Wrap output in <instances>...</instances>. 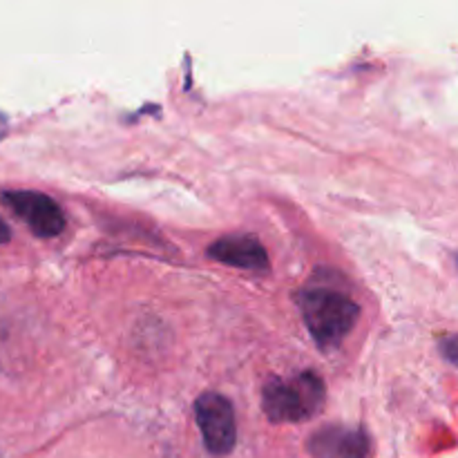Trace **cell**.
<instances>
[{
  "label": "cell",
  "instance_id": "cell-1",
  "mask_svg": "<svg viewBox=\"0 0 458 458\" xmlns=\"http://www.w3.org/2000/svg\"><path fill=\"white\" fill-rule=\"evenodd\" d=\"M298 302L304 325L322 352L338 349L352 334L360 313L356 300L338 286L311 284L300 293Z\"/></svg>",
  "mask_w": 458,
  "mask_h": 458
},
{
  "label": "cell",
  "instance_id": "cell-2",
  "mask_svg": "<svg viewBox=\"0 0 458 458\" xmlns=\"http://www.w3.org/2000/svg\"><path fill=\"white\" fill-rule=\"evenodd\" d=\"M327 387L316 371H304L293 380L271 378L262 389V410L276 425L304 423L325 410Z\"/></svg>",
  "mask_w": 458,
  "mask_h": 458
},
{
  "label": "cell",
  "instance_id": "cell-3",
  "mask_svg": "<svg viewBox=\"0 0 458 458\" xmlns=\"http://www.w3.org/2000/svg\"><path fill=\"white\" fill-rule=\"evenodd\" d=\"M195 420L210 456L224 458L235 450L237 423L228 398L215 392L201 394L195 403Z\"/></svg>",
  "mask_w": 458,
  "mask_h": 458
},
{
  "label": "cell",
  "instance_id": "cell-4",
  "mask_svg": "<svg viewBox=\"0 0 458 458\" xmlns=\"http://www.w3.org/2000/svg\"><path fill=\"white\" fill-rule=\"evenodd\" d=\"M3 204L30 226L36 237H56L65 231V213L49 195L38 191H7Z\"/></svg>",
  "mask_w": 458,
  "mask_h": 458
},
{
  "label": "cell",
  "instance_id": "cell-5",
  "mask_svg": "<svg viewBox=\"0 0 458 458\" xmlns=\"http://www.w3.org/2000/svg\"><path fill=\"white\" fill-rule=\"evenodd\" d=\"M311 458H371V438L353 425H325L307 441Z\"/></svg>",
  "mask_w": 458,
  "mask_h": 458
},
{
  "label": "cell",
  "instance_id": "cell-6",
  "mask_svg": "<svg viewBox=\"0 0 458 458\" xmlns=\"http://www.w3.org/2000/svg\"><path fill=\"white\" fill-rule=\"evenodd\" d=\"M208 258H213L219 264H226V267L242 268V271L267 273L271 268L267 249L253 235L222 237L208 246Z\"/></svg>",
  "mask_w": 458,
  "mask_h": 458
},
{
  "label": "cell",
  "instance_id": "cell-7",
  "mask_svg": "<svg viewBox=\"0 0 458 458\" xmlns=\"http://www.w3.org/2000/svg\"><path fill=\"white\" fill-rule=\"evenodd\" d=\"M438 349H441L443 358L458 369V335H443V338L438 340Z\"/></svg>",
  "mask_w": 458,
  "mask_h": 458
},
{
  "label": "cell",
  "instance_id": "cell-8",
  "mask_svg": "<svg viewBox=\"0 0 458 458\" xmlns=\"http://www.w3.org/2000/svg\"><path fill=\"white\" fill-rule=\"evenodd\" d=\"M9 240H12V228H9L7 224H4L3 219H0V246L7 244Z\"/></svg>",
  "mask_w": 458,
  "mask_h": 458
},
{
  "label": "cell",
  "instance_id": "cell-9",
  "mask_svg": "<svg viewBox=\"0 0 458 458\" xmlns=\"http://www.w3.org/2000/svg\"><path fill=\"white\" fill-rule=\"evenodd\" d=\"M456 264H458V253H456Z\"/></svg>",
  "mask_w": 458,
  "mask_h": 458
}]
</instances>
